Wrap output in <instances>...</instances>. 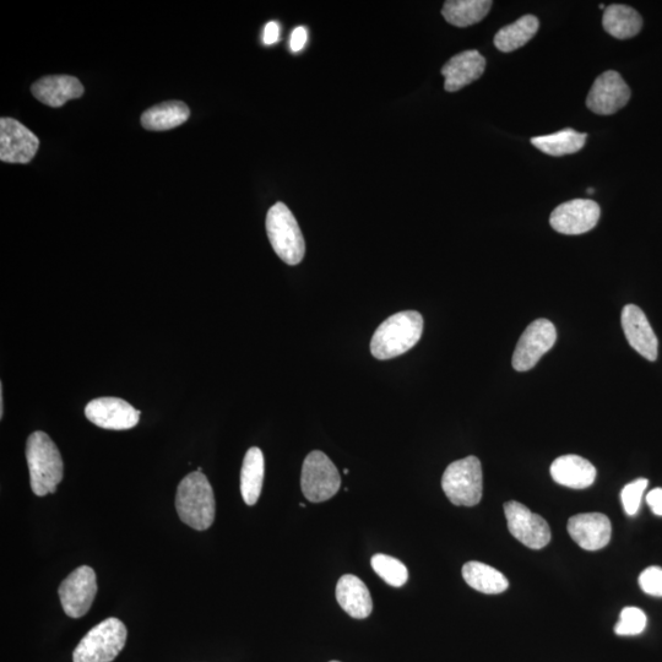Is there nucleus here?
I'll list each match as a JSON object with an SVG mask.
<instances>
[{
    "instance_id": "34",
    "label": "nucleus",
    "mask_w": 662,
    "mask_h": 662,
    "mask_svg": "<svg viewBox=\"0 0 662 662\" xmlns=\"http://www.w3.org/2000/svg\"><path fill=\"white\" fill-rule=\"evenodd\" d=\"M647 503L653 513L662 517V488H655L647 496Z\"/></svg>"
},
{
    "instance_id": "13",
    "label": "nucleus",
    "mask_w": 662,
    "mask_h": 662,
    "mask_svg": "<svg viewBox=\"0 0 662 662\" xmlns=\"http://www.w3.org/2000/svg\"><path fill=\"white\" fill-rule=\"evenodd\" d=\"M631 99V89L620 74L609 70L595 80L586 106L596 115L610 116L627 105Z\"/></svg>"
},
{
    "instance_id": "26",
    "label": "nucleus",
    "mask_w": 662,
    "mask_h": 662,
    "mask_svg": "<svg viewBox=\"0 0 662 662\" xmlns=\"http://www.w3.org/2000/svg\"><path fill=\"white\" fill-rule=\"evenodd\" d=\"M492 4L491 0H448L442 14L450 25L468 27L484 20Z\"/></svg>"
},
{
    "instance_id": "11",
    "label": "nucleus",
    "mask_w": 662,
    "mask_h": 662,
    "mask_svg": "<svg viewBox=\"0 0 662 662\" xmlns=\"http://www.w3.org/2000/svg\"><path fill=\"white\" fill-rule=\"evenodd\" d=\"M600 214V206L594 200L574 199L553 210L550 224L563 235H583L598 225Z\"/></svg>"
},
{
    "instance_id": "1",
    "label": "nucleus",
    "mask_w": 662,
    "mask_h": 662,
    "mask_svg": "<svg viewBox=\"0 0 662 662\" xmlns=\"http://www.w3.org/2000/svg\"><path fill=\"white\" fill-rule=\"evenodd\" d=\"M26 459L32 492L45 497L57 491L64 475L61 453L47 433L36 431L27 438Z\"/></svg>"
},
{
    "instance_id": "2",
    "label": "nucleus",
    "mask_w": 662,
    "mask_h": 662,
    "mask_svg": "<svg viewBox=\"0 0 662 662\" xmlns=\"http://www.w3.org/2000/svg\"><path fill=\"white\" fill-rule=\"evenodd\" d=\"M176 509L179 519L194 530H208L214 524V491L203 472H192L178 485Z\"/></svg>"
},
{
    "instance_id": "6",
    "label": "nucleus",
    "mask_w": 662,
    "mask_h": 662,
    "mask_svg": "<svg viewBox=\"0 0 662 662\" xmlns=\"http://www.w3.org/2000/svg\"><path fill=\"white\" fill-rule=\"evenodd\" d=\"M442 488L455 506L474 507L479 504L484 490L481 461L476 457L454 461L444 471Z\"/></svg>"
},
{
    "instance_id": "27",
    "label": "nucleus",
    "mask_w": 662,
    "mask_h": 662,
    "mask_svg": "<svg viewBox=\"0 0 662 662\" xmlns=\"http://www.w3.org/2000/svg\"><path fill=\"white\" fill-rule=\"evenodd\" d=\"M586 138L588 134L568 128L545 137H535L531 139V144L546 155L560 157L578 153L584 148Z\"/></svg>"
},
{
    "instance_id": "16",
    "label": "nucleus",
    "mask_w": 662,
    "mask_h": 662,
    "mask_svg": "<svg viewBox=\"0 0 662 662\" xmlns=\"http://www.w3.org/2000/svg\"><path fill=\"white\" fill-rule=\"evenodd\" d=\"M622 328L629 345L647 360L658 358L659 341L642 309L628 305L622 311Z\"/></svg>"
},
{
    "instance_id": "28",
    "label": "nucleus",
    "mask_w": 662,
    "mask_h": 662,
    "mask_svg": "<svg viewBox=\"0 0 662 662\" xmlns=\"http://www.w3.org/2000/svg\"><path fill=\"white\" fill-rule=\"evenodd\" d=\"M373 571L381 577L385 583L400 588L408 582L409 571L405 564L394 557L378 553L371 560Z\"/></svg>"
},
{
    "instance_id": "7",
    "label": "nucleus",
    "mask_w": 662,
    "mask_h": 662,
    "mask_svg": "<svg viewBox=\"0 0 662 662\" xmlns=\"http://www.w3.org/2000/svg\"><path fill=\"white\" fill-rule=\"evenodd\" d=\"M341 477L338 468L327 454L314 450L303 463L301 488L303 495L312 503H322L339 492Z\"/></svg>"
},
{
    "instance_id": "4",
    "label": "nucleus",
    "mask_w": 662,
    "mask_h": 662,
    "mask_svg": "<svg viewBox=\"0 0 662 662\" xmlns=\"http://www.w3.org/2000/svg\"><path fill=\"white\" fill-rule=\"evenodd\" d=\"M127 637V627L122 621L107 618L80 640L73 653V662H112L123 650Z\"/></svg>"
},
{
    "instance_id": "14",
    "label": "nucleus",
    "mask_w": 662,
    "mask_h": 662,
    "mask_svg": "<svg viewBox=\"0 0 662 662\" xmlns=\"http://www.w3.org/2000/svg\"><path fill=\"white\" fill-rule=\"evenodd\" d=\"M140 414L126 400L119 398L95 399L85 408V415L90 422L103 430L112 431H126L137 426Z\"/></svg>"
},
{
    "instance_id": "23",
    "label": "nucleus",
    "mask_w": 662,
    "mask_h": 662,
    "mask_svg": "<svg viewBox=\"0 0 662 662\" xmlns=\"http://www.w3.org/2000/svg\"><path fill=\"white\" fill-rule=\"evenodd\" d=\"M265 461L262 450L257 447L248 449L241 471V493L247 506H254L262 493Z\"/></svg>"
},
{
    "instance_id": "12",
    "label": "nucleus",
    "mask_w": 662,
    "mask_h": 662,
    "mask_svg": "<svg viewBox=\"0 0 662 662\" xmlns=\"http://www.w3.org/2000/svg\"><path fill=\"white\" fill-rule=\"evenodd\" d=\"M35 133L13 118L0 119V160L8 164H29L39 150Z\"/></svg>"
},
{
    "instance_id": "9",
    "label": "nucleus",
    "mask_w": 662,
    "mask_h": 662,
    "mask_svg": "<svg viewBox=\"0 0 662 662\" xmlns=\"http://www.w3.org/2000/svg\"><path fill=\"white\" fill-rule=\"evenodd\" d=\"M96 594V573L89 566L75 569L58 589L63 610L72 618L84 617L94 604Z\"/></svg>"
},
{
    "instance_id": "18",
    "label": "nucleus",
    "mask_w": 662,
    "mask_h": 662,
    "mask_svg": "<svg viewBox=\"0 0 662 662\" xmlns=\"http://www.w3.org/2000/svg\"><path fill=\"white\" fill-rule=\"evenodd\" d=\"M336 600L347 615L365 620L373 611V602L365 583L352 574H345L336 585Z\"/></svg>"
},
{
    "instance_id": "36",
    "label": "nucleus",
    "mask_w": 662,
    "mask_h": 662,
    "mask_svg": "<svg viewBox=\"0 0 662 662\" xmlns=\"http://www.w3.org/2000/svg\"><path fill=\"white\" fill-rule=\"evenodd\" d=\"M588 193H589V194H593V193H594V189H593V188H589V189H588Z\"/></svg>"
},
{
    "instance_id": "22",
    "label": "nucleus",
    "mask_w": 662,
    "mask_h": 662,
    "mask_svg": "<svg viewBox=\"0 0 662 662\" xmlns=\"http://www.w3.org/2000/svg\"><path fill=\"white\" fill-rule=\"evenodd\" d=\"M191 116L186 103L181 101H168L151 107L141 116V124L148 130L161 132V130L173 129L182 126Z\"/></svg>"
},
{
    "instance_id": "25",
    "label": "nucleus",
    "mask_w": 662,
    "mask_h": 662,
    "mask_svg": "<svg viewBox=\"0 0 662 662\" xmlns=\"http://www.w3.org/2000/svg\"><path fill=\"white\" fill-rule=\"evenodd\" d=\"M540 29L539 19L534 15H524L515 23L502 27L495 36V46L503 53L519 50L526 45Z\"/></svg>"
},
{
    "instance_id": "21",
    "label": "nucleus",
    "mask_w": 662,
    "mask_h": 662,
    "mask_svg": "<svg viewBox=\"0 0 662 662\" xmlns=\"http://www.w3.org/2000/svg\"><path fill=\"white\" fill-rule=\"evenodd\" d=\"M602 25L607 34L618 40L632 39L642 30L643 19L628 5L612 4L605 9Z\"/></svg>"
},
{
    "instance_id": "15",
    "label": "nucleus",
    "mask_w": 662,
    "mask_h": 662,
    "mask_svg": "<svg viewBox=\"0 0 662 662\" xmlns=\"http://www.w3.org/2000/svg\"><path fill=\"white\" fill-rule=\"evenodd\" d=\"M567 528L572 539L586 551H599L611 540L612 526L605 514L574 515L569 519Z\"/></svg>"
},
{
    "instance_id": "38",
    "label": "nucleus",
    "mask_w": 662,
    "mask_h": 662,
    "mask_svg": "<svg viewBox=\"0 0 662 662\" xmlns=\"http://www.w3.org/2000/svg\"><path fill=\"white\" fill-rule=\"evenodd\" d=\"M344 474H345V475L349 474V470L345 469V470H344Z\"/></svg>"
},
{
    "instance_id": "10",
    "label": "nucleus",
    "mask_w": 662,
    "mask_h": 662,
    "mask_svg": "<svg viewBox=\"0 0 662 662\" xmlns=\"http://www.w3.org/2000/svg\"><path fill=\"white\" fill-rule=\"evenodd\" d=\"M508 529L515 539L531 550H541L551 541V530L546 520L524 504L510 501L504 504Z\"/></svg>"
},
{
    "instance_id": "39",
    "label": "nucleus",
    "mask_w": 662,
    "mask_h": 662,
    "mask_svg": "<svg viewBox=\"0 0 662 662\" xmlns=\"http://www.w3.org/2000/svg\"><path fill=\"white\" fill-rule=\"evenodd\" d=\"M330 662H340V661H330Z\"/></svg>"
},
{
    "instance_id": "20",
    "label": "nucleus",
    "mask_w": 662,
    "mask_h": 662,
    "mask_svg": "<svg viewBox=\"0 0 662 662\" xmlns=\"http://www.w3.org/2000/svg\"><path fill=\"white\" fill-rule=\"evenodd\" d=\"M552 479L562 486L583 490L594 484L596 469L579 455H563L551 465Z\"/></svg>"
},
{
    "instance_id": "24",
    "label": "nucleus",
    "mask_w": 662,
    "mask_h": 662,
    "mask_svg": "<svg viewBox=\"0 0 662 662\" xmlns=\"http://www.w3.org/2000/svg\"><path fill=\"white\" fill-rule=\"evenodd\" d=\"M463 578L470 588L488 595L501 594L509 586L508 579L496 568L476 561L464 564Z\"/></svg>"
},
{
    "instance_id": "5",
    "label": "nucleus",
    "mask_w": 662,
    "mask_h": 662,
    "mask_svg": "<svg viewBox=\"0 0 662 662\" xmlns=\"http://www.w3.org/2000/svg\"><path fill=\"white\" fill-rule=\"evenodd\" d=\"M267 232L271 246L282 262L300 264L305 258L306 243L296 217L284 203H276L267 216Z\"/></svg>"
},
{
    "instance_id": "31",
    "label": "nucleus",
    "mask_w": 662,
    "mask_h": 662,
    "mask_svg": "<svg viewBox=\"0 0 662 662\" xmlns=\"http://www.w3.org/2000/svg\"><path fill=\"white\" fill-rule=\"evenodd\" d=\"M640 588L651 596H662V568L649 567L640 574L639 577Z\"/></svg>"
},
{
    "instance_id": "19",
    "label": "nucleus",
    "mask_w": 662,
    "mask_h": 662,
    "mask_svg": "<svg viewBox=\"0 0 662 662\" xmlns=\"http://www.w3.org/2000/svg\"><path fill=\"white\" fill-rule=\"evenodd\" d=\"M31 90L37 100L50 107H62L69 100L79 99L84 95L83 84L69 75L42 78L32 85Z\"/></svg>"
},
{
    "instance_id": "17",
    "label": "nucleus",
    "mask_w": 662,
    "mask_h": 662,
    "mask_svg": "<svg viewBox=\"0 0 662 662\" xmlns=\"http://www.w3.org/2000/svg\"><path fill=\"white\" fill-rule=\"evenodd\" d=\"M485 69L486 59L481 56L480 52H461L442 68V75L446 79L444 89L448 92L459 91L479 80L485 73Z\"/></svg>"
},
{
    "instance_id": "29",
    "label": "nucleus",
    "mask_w": 662,
    "mask_h": 662,
    "mask_svg": "<svg viewBox=\"0 0 662 662\" xmlns=\"http://www.w3.org/2000/svg\"><path fill=\"white\" fill-rule=\"evenodd\" d=\"M648 618L638 607H626L621 612L620 622L616 624L618 636H638L647 627Z\"/></svg>"
},
{
    "instance_id": "30",
    "label": "nucleus",
    "mask_w": 662,
    "mask_h": 662,
    "mask_svg": "<svg viewBox=\"0 0 662 662\" xmlns=\"http://www.w3.org/2000/svg\"><path fill=\"white\" fill-rule=\"evenodd\" d=\"M648 485L649 481L647 479H638L624 486L621 498L624 510L628 515L638 513L640 502H642L644 491L647 490Z\"/></svg>"
},
{
    "instance_id": "3",
    "label": "nucleus",
    "mask_w": 662,
    "mask_h": 662,
    "mask_svg": "<svg viewBox=\"0 0 662 662\" xmlns=\"http://www.w3.org/2000/svg\"><path fill=\"white\" fill-rule=\"evenodd\" d=\"M423 333V318L419 312L394 314L379 325L371 341V352L385 361L405 354L419 343Z\"/></svg>"
},
{
    "instance_id": "35",
    "label": "nucleus",
    "mask_w": 662,
    "mask_h": 662,
    "mask_svg": "<svg viewBox=\"0 0 662 662\" xmlns=\"http://www.w3.org/2000/svg\"><path fill=\"white\" fill-rule=\"evenodd\" d=\"M4 415V398H3V385L0 384V417L3 419Z\"/></svg>"
},
{
    "instance_id": "33",
    "label": "nucleus",
    "mask_w": 662,
    "mask_h": 662,
    "mask_svg": "<svg viewBox=\"0 0 662 662\" xmlns=\"http://www.w3.org/2000/svg\"><path fill=\"white\" fill-rule=\"evenodd\" d=\"M280 40V25L275 23V21H270V23L265 26L263 42L265 46H273L276 42Z\"/></svg>"
},
{
    "instance_id": "8",
    "label": "nucleus",
    "mask_w": 662,
    "mask_h": 662,
    "mask_svg": "<svg viewBox=\"0 0 662 662\" xmlns=\"http://www.w3.org/2000/svg\"><path fill=\"white\" fill-rule=\"evenodd\" d=\"M557 330L550 320L537 319L525 329L515 347L513 367L515 371L533 370L541 357L556 344Z\"/></svg>"
},
{
    "instance_id": "37",
    "label": "nucleus",
    "mask_w": 662,
    "mask_h": 662,
    "mask_svg": "<svg viewBox=\"0 0 662 662\" xmlns=\"http://www.w3.org/2000/svg\"><path fill=\"white\" fill-rule=\"evenodd\" d=\"M599 8H600L601 10H605V9H606L604 4H600V7H599Z\"/></svg>"
},
{
    "instance_id": "32",
    "label": "nucleus",
    "mask_w": 662,
    "mask_h": 662,
    "mask_svg": "<svg viewBox=\"0 0 662 662\" xmlns=\"http://www.w3.org/2000/svg\"><path fill=\"white\" fill-rule=\"evenodd\" d=\"M308 40V32L306 27L298 26L292 31L290 39V48L293 53H298L305 48Z\"/></svg>"
}]
</instances>
